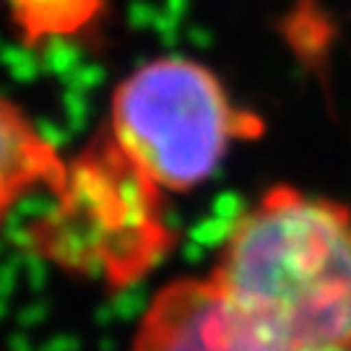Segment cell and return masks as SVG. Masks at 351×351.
I'll return each mask as SVG.
<instances>
[{
  "label": "cell",
  "mask_w": 351,
  "mask_h": 351,
  "mask_svg": "<svg viewBox=\"0 0 351 351\" xmlns=\"http://www.w3.org/2000/svg\"><path fill=\"white\" fill-rule=\"evenodd\" d=\"M263 123L229 97L208 65L156 58L128 73L110 99V136L159 193H188L219 169L229 149Z\"/></svg>",
  "instance_id": "cell-2"
},
{
  "label": "cell",
  "mask_w": 351,
  "mask_h": 351,
  "mask_svg": "<svg viewBox=\"0 0 351 351\" xmlns=\"http://www.w3.org/2000/svg\"><path fill=\"white\" fill-rule=\"evenodd\" d=\"M130 351H304L265 336L224 300L211 278H177L156 291ZM351 351V349H341Z\"/></svg>",
  "instance_id": "cell-4"
},
{
  "label": "cell",
  "mask_w": 351,
  "mask_h": 351,
  "mask_svg": "<svg viewBox=\"0 0 351 351\" xmlns=\"http://www.w3.org/2000/svg\"><path fill=\"white\" fill-rule=\"evenodd\" d=\"M255 330L304 351L351 349V213L297 188L239 216L211 276Z\"/></svg>",
  "instance_id": "cell-1"
},
{
  "label": "cell",
  "mask_w": 351,
  "mask_h": 351,
  "mask_svg": "<svg viewBox=\"0 0 351 351\" xmlns=\"http://www.w3.org/2000/svg\"><path fill=\"white\" fill-rule=\"evenodd\" d=\"M159 198L162 193L101 141L68 162V177L55 193L58 206L39 224L34 242L63 265L133 281L169 247Z\"/></svg>",
  "instance_id": "cell-3"
},
{
  "label": "cell",
  "mask_w": 351,
  "mask_h": 351,
  "mask_svg": "<svg viewBox=\"0 0 351 351\" xmlns=\"http://www.w3.org/2000/svg\"><path fill=\"white\" fill-rule=\"evenodd\" d=\"M11 24L26 47L73 39L99 24L110 0H5Z\"/></svg>",
  "instance_id": "cell-6"
},
{
  "label": "cell",
  "mask_w": 351,
  "mask_h": 351,
  "mask_svg": "<svg viewBox=\"0 0 351 351\" xmlns=\"http://www.w3.org/2000/svg\"><path fill=\"white\" fill-rule=\"evenodd\" d=\"M68 162L29 114L0 94V229L34 190L63 188Z\"/></svg>",
  "instance_id": "cell-5"
}]
</instances>
